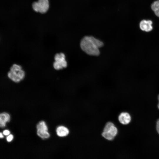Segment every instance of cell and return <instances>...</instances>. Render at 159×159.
Returning <instances> with one entry per match:
<instances>
[{
  "instance_id": "obj_1",
  "label": "cell",
  "mask_w": 159,
  "mask_h": 159,
  "mask_svg": "<svg viewBox=\"0 0 159 159\" xmlns=\"http://www.w3.org/2000/svg\"><path fill=\"white\" fill-rule=\"evenodd\" d=\"M80 45L82 50L87 54L98 56L100 54L99 48L103 46L104 43L93 36H87L82 39Z\"/></svg>"
},
{
  "instance_id": "obj_2",
  "label": "cell",
  "mask_w": 159,
  "mask_h": 159,
  "mask_svg": "<svg viewBox=\"0 0 159 159\" xmlns=\"http://www.w3.org/2000/svg\"><path fill=\"white\" fill-rule=\"evenodd\" d=\"M8 75V77L13 81L18 82L24 78L25 73L20 66L14 64L11 67Z\"/></svg>"
},
{
  "instance_id": "obj_3",
  "label": "cell",
  "mask_w": 159,
  "mask_h": 159,
  "mask_svg": "<svg viewBox=\"0 0 159 159\" xmlns=\"http://www.w3.org/2000/svg\"><path fill=\"white\" fill-rule=\"evenodd\" d=\"M49 0H38L34 2L32 4L33 10L36 12L41 14L47 12L49 8Z\"/></svg>"
},
{
  "instance_id": "obj_4",
  "label": "cell",
  "mask_w": 159,
  "mask_h": 159,
  "mask_svg": "<svg viewBox=\"0 0 159 159\" xmlns=\"http://www.w3.org/2000/svg\"><path fill=\"white\" fill-rule=\"evenodd\" d=\"M55 61L53 63V67L56 70H59L67 67V62L65 60V54L62 53H57L54 56Z\"/></svg>"
},
{
  "instance_id": "obj_5",
  "label": "cell",
  "mask_w": 159,
  "mask_h": 159,
  "mask_svg": "<svg viewBox=\"0 0 159 159\" xmlns=\"http://www.w3.org/2000/svg\"><path fill=\"white\" fill-rule=\"evenodd\" d=\"M119 122L122 124L126 125L128 124L131 121V117L130 114L127 112H122L118 117Z\"/></svg>"
},
{
  "instance_id": "obj_6",
  "label": "cell",
  "mask_w": 159,
  "mask_h": 159,
  "mask_svg": "<svg viewBox=\"0 0 159 159\" xmlns=\"http://www.w3.org/2000/svg\"><path fill=\"white\" fill-rule=\"evenodd\" d=\"M152 22L150 20H143L141 21L140 24V28L142 30L146 32L151 31L153 29L152 26Z\"/></svg>"
},
{
  "instance_id": "obj_7",
  "label": "cell",
  "mask_w": 159,
  "mask_h": 159,
  "mask_svg": "<svg viewBox=\"0 0 159 159\" xmlns=\"http://www.w3.org/2000/svg\"><path fill=\"white\" fill-rule=\"evenodd\" d=\"M103 131L108 132L114 137L118 132L117 129L114 124L105 125Z\"/></svg>"
},
{
  "instance_id": "obj_8",
  "label": "cell",
  "mask_w": 159,
  "mask_h": 159,
  "mask_svg": "<svg viewBox=\"0 0 159 159\" xmlns=\"http://www.w3.org/2000/svg\"><path fill=\"white\" fill-rule=\"evenodd\" d=\"M10 117L9 114L4 112L0 114V127H5L6 122L9 121Z\"/></svg>"
},
{
  "instance_id": "obj_9",
  "label": "cell",
  "mask_w": 159,
  "mask_h": 159,
  "mask_svg": "<svg viewBox=\"0 0 159 159\" xmlns=\"http://www.w3.org/2000/svg\"><path fill=\"white\" fill-rule=\"evenodd\" d=\"M56 132L58 136L63 137L67 136L69 134V131L66 127L61 126H59L57 128Z\"/></svg>"
},
{
  "instance_id": "obj_10",
  "label": "cell",
  "mask_w": 159,
  "mask_h": 159,
  "mask_svg": "<svg viewBox=\"0 0 159 159\" xmlns=\"http://www.w3.org/2000/svg\"><path fill=\"white\" fill-rule=\"evenodd\" d=\"M151 7L155 14L159 17V0L153 3L151 5Z\"/></svg>"
},
{
  "instance_id": "obj_11",
  "label": "cell",
  "mask_w": 159,
  "mask_h": 159,
  "mask_svg": "<svg viewBox=\"0 0 159 159\" xmlns=\"http://www.w3.org/2000/svg\"><path fill=\"white\" fill-rule=\"evenodd\" d=\"M37 134L38 136L42 139H46L50 137V134L48 131L37 130Z\"/></svg>"
},
{
  "instance_id": "obj_12",
  "label": "cell",
  "mask_w": 159,
  "mask_h": 159,
  "mask_svg": "<svg viewBox=\"0 0 159 159\" xmlns=\"http://www.w3.org/2000/svg\"><path fill=\"white\" fill-rule=\"evenodd\" d=\"M37 130L48 131V129L45 122L44 121L40 122L37 125Z\"/></svg>"
},
{
  "instance_id": "obj_13",
  "label": "cell",
  "mask_w": 159,
  "mask_h": 159,
  "mask_svg": "<svg viewBox=\"0 0 159 159\" xmlns=\"http://www.w3.org/2000/svg\"><path fill=\"white\" fill-rule=\"evenodd\" d=\"M102 135L106 139L109 140H112L115 138L109 132L106 131H103L102 133Z\"/></svg>"
},
{
  "instance_id": "obj_14",
  "label": "cell",
  "mask_w": 159,
  "mask_h": 159,
  "mask_svg": "<svg viewBox=\"0 0 159 159\" xmlns=\"http://www.w3.org/2000/svg\"><path fill=\"white\" fill-rule=\"evenodd\" d=\"M13 139V136L12 134L9 135L6 138V140L8 142L11 141Z\"/></svg>"
},
{
  "instance_id": "obj_15",
  "label": "cell",
  "mask_w": 159,
  "mask_h": 159,
  "mask_svg": "<svg viewBox=\"0 0 159 159\" xmlns=\"http://www.w3.org/2000/svg\"><path fill=\"white\" fill-rule=\"evenodd\" d=\"M156 130L158 132L159 134V119H158L156 123Z\"/></svg>"
},
{
  "instance_id": "obj_16",
  "label": "cell",
  "mask_w": 159,
  "mask_h": 159,
  "mask_svg": "<svg viewBox=\"0 0 159 159\" xmlns=\"http://www.w3.org/2000/svg\"><path fill=\"white\" fill-rule=\"evenodd\" d=\"M10 132L8 130H5L3 132V134L5 135H7L10 134Z\"/></svg>"
},
{
  "instance_id": "obj_17",
  "label": "cell",
  "mask_w": 159,
  "mask_h": 159,
  "mask_svg": "<svg viewBox=\"0 0 159 159\" xmlns=\"http://www.w3.org/2000/svg\"><path fill=\"white\" fill-rule=\"evenodd\" d=\"M4 137L2 134L1 132H0V138H3Z\"/></svg>"
},
{
  "instance_id": "obj_18",
  "label": "cell",
  "mask_w": 159,
  "mask_h": 159,
  "mask_svg": "<svg viewBox=\"0 0 159 159\" xmlns=\"http://www.w3.org/2000/svg\"><path fill=\"white\" fill-rule=\"evenodd\" d=\"M158 100L159 101V95H158ZM158 108L159 109V103H158Z\"/></svg>"
}]
</instances>
